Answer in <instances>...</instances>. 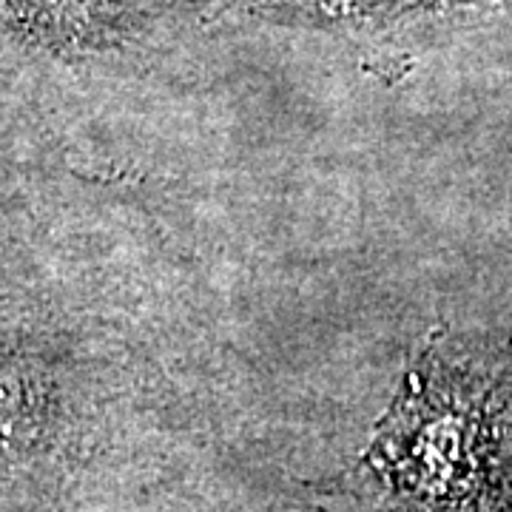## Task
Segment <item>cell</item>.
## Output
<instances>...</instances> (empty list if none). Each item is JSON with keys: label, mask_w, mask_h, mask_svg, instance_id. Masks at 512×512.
Wrapping results in <instances>:
<instances>
[{"label": "cell", "mask_w": 512, "mask_h": 512, "mask_svg": "<svg viewBox=\"0 0 512 512\" xmlns=\"http://www.w3.org/2000/svg\"><path fill=\"white\" fill-rule=\"evenodd\" d=\"M345 493L356 512H512V345L433 342Z\"/></svg>", "instance_id": "1"}]
</instances>
